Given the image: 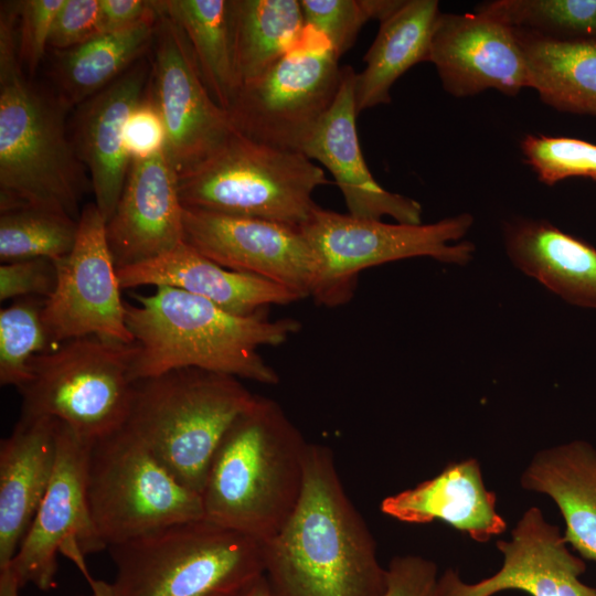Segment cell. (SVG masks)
Wrapping results in <instances>:
<instances>
[{
	"instance_id": "836d02e7",
	"label": "cell",
	"mask_w": 596,
	"mask_h": 596,
	"mask_svg": "<svg viewBox=\"0 0 596 596\" xmlns=\"http://www.w3.org/2000/svg\"><path fill=\"white\" fill-rule=\"evenodd\" d=\"M404 0H300L307 26L322 34L341 57L370 20L382 22Z\"/></svg>"
},
{
	"instance_id": "277c9868",
	"label": "cell",
	"mask_w": 596,
	"mask_h": 596,
	"mask_svg": "<svg viewBox=\"0 0 596 596\" xmlns=\"http://www.w3.org/2000/svg\"><path fill=\"white\" fill-rule=\"evenodd\" d=\"M308 445L277 402L255 395L214 453L201 493L204 517L269 541L298 503Z\"/></svg>"
},
{
	"instance_id": "30bf717a",
	"label": "cell",
	"mask_w": 596,
	"mask_h": 596,
	"mask_svg": "<svg viewBox=\"0 0 596 596\" xmlns=\"http://www.w3.org/2000/svg\"><path fill=\"white\" fill-rule=\"evenodd\" d=\"M87 497L107 547L204 518L201 494L184 487L125 426L92 443Z\"/></svg>"
},
{
	"instance_id": "ab89813d",
	"label": "cell",
	"mask_w": 596,
	"mask_h": 596,
	"mask_svg": "<svg viewBox=\"0 0 596 596\" xmlns=\"http://www.w3.org/2000/svg\"><path fill=\"white\" fill-rule=\"evenodd\" d=\"M384 596H434L439 576L436 564L421 555H398L387 565Z\"/></svg>"
},
{
	"instance_id": "cb8c5ba5",
	"label": "cell",
	"mask_w": 596,
	"mask_h": 596,
	"mask_svg": "<svg viewBox=\"0 0 596 596\" xmlns=\"http://www.w3.org/2000/svg\"><path fill=\"white\" fill-rule=\"evenodd\" d=\"M523 489L549 496L564 523V540L596 563V449L571 440L539 450L520 477Z\"/></svg>"
},
{
	"instance_id": "ee69618b",
	"label": "cell",
	"mask_w": 596,
	"mask_h": 596,
	"mask_svg": "<svg viewBox=\"0 0 596 596\" xmlns=\"http://www.w3.org/2000/svg\"><path fill=\"white\" fill-rule=\"evenodd\" d=\"M88 584L92 589V596H115L111 583L92 578Z\"/></svg>"
},
{
	"instance_id": "e575fe53",
	"label": "cell",
	"mask_w": 596,
	"mask_h": 596,
	"mask_svg": "<svg viewBox=\"0 0 596 596\" xmlns=\"http://www.w3.org/2000/svg\"><path fill=\"white\" fill-rule=\"evenodd\" d=\"M521 149L539 180L546 185L573 177L596 181V143L570 137L526 135Z\"/></svg>"
},
{
	"instance_id": "4fadbf2b",
	"label": "cell",
	"mask_w": 596,
	"mask_h": 596,
	"mask_svg": "<svg viewBox=\"0 0 596 596\" xmlns=\"http://www.w3.org/2000/svg\"><path fill=\"white\" fill-rule=\"evenodd\" d=\"M57 281L44 299L42 317L54 347L95 336L134 343L126 323L117 266L106 232V221L95 203L82 209L72 251L54 262Z\"/></svg>"
},
{
	"instance_id": "7c38bea8",
	"label": "cell",
	"mask_w": 596,
	"mask_h": 596,
	"mask_svg": "<svg viewBox=\"0 0 596 596\" xmlns=\"http://www.w3.org/2000/svg\"><path fill=\"white\" fill-rule=\"evenodd\" d=\"M91 446L92 441L58 422L51 482L15 556L6 567L20 587L32 584L43 592L56 587L58 554L75 563L87 582L93 578L85 556L107 546L94 525L87 497Z\"/></svg>"
},
{
	"instance_id": "74e56055",
	"label": "cell",
	"mask_w": 596,
	"mask_h": 596,
	"mask_svg": "<svg viewBox=\"0 0 596 596\" xmlns=\"http://www.w3.org/2000/svg\"><path fill=\"white\" fill-rule=\"evenodd\" d=\"M124 145L131 162L149 159L166 149V127L148 87L143 98L127 118Z\"/></svg>"
},
{
	"instance_id": "7402d4cb",
	"label": "cell",
	"mask_w": 596,
	"mask_h": 596,
	"mask_svg": "<svg viewBox=\"0 0 596 596\" xmlns=\"http://www.w3.org/2000/svg\"><path fill=\"white\" fill-rule=\"evenodd\" d=\"M58 422L22 417L0 445V570L15 556L51 482Z\"/></svg>"
},
{
	"instance_id": "60d3db41",
	"label": "cell",
	"mask_w": 596,
	"mask_h": 596,
	"mask_svg": "<svg viewBox=\"0 0 596 596\" xmlns=\"http://www.w3.org/2000/svg\"><path fill=\"white\" fill-rule=\"evenodd\" d=\"M158 14V1L99 0L102 33L121 31Z\"/></svg>"
},
{
	"instance_id": "d6a6232c",
	"label": "cell",
	"mask_w": 596,
	"mask_h": 596,
	"mask_svg": "<svg viewBox=\"0 0 596 596\" xmlns=\"http://www.w3.org/2000/svg\"><path fill=\"white\" fill-rule=\"evenodd\" d=\"M44 299L14 300L0 310V384L22 387L31 376L30 362L54 344L43 321Z\"/></svg>"
},
{
	"instance_id": "5b68a950",
	"label": "cell",
	"mask_w": 596,
	"mask_h": 596,
	"mask_svg": "<svg viewBox=\"0 0 596 596\" xmlns=\"http://www.w3.org/2000/svg\"><path fill=\"white\" fill-rule=\"evenodd\" d=\"M255 395L235 376L178 369L134 382L124 426L184 487L201 494L217 446Z\"/></svg>"
},
{
	"instance_id": "9a60e30c",
	"label": "cell",
	"mask_w": 596,
	"mask_h": 596,
	"mask_svg": "<svg viewBox=\"0 0 596 596\" xmlns=\"http://www.w3.org/2000/svg\"><path fill=\"white\" fill-rule=\"evenodd\" d=\"M184 242L216 264L309 297L316 257L298 227L183 206Z\"/></svg>"
},
{
	"instance_id": "83f0119b",
	"label": "cell",
	"mask_w": 596,
	"mask_h": 596,
	"mask_svg": "<svg viewBox=\"0 0 596 596\" xmlns=\"http://www.w3.org/2000/svg\"><path fill=\"white\" fill-rule=\"evenodd\" d=\"M159 14L110 33H102L65 51H55L53 76L60 98L82 104L143 58L153 45Z\"/></svg>"
},
{
	"instance_id": "52a82bcc",
	"label": "cell",
	"mask_w": 596,
	"mask_h": 596,
	"mask_svg": "<svg viewBox=\"0 0 596 596\" xmlns=\"http://www.w3.org/2000/svg\"><path fill=\"white\" fill-rule=\"evenodd\" d=\"M324 171L302 152L235 130L206 160L179 175L184 207L300 227L317 206Z\"/></svg>"
},
{
	"instance_id": "f35d334b",
	"label": "cell",
	"mask_w": 596,
	"mask_h": 596,
	"mask_svg": "<svg viewBox=\"0 0 596 596\" xmlns=\"http://www.w3.org/2000/svg\"><path fill=\"white\" fill-rule=\"evenodd\" d=\"M102 34L99 0H64L51 32L49 47L65 51Z\"/></svg>"
},
{
	"instance_id": "4316f807",
	"label": "cell",
	"mask_w": 596,
	"mask_h": 596,
	"mask_svg": "<svg viewBox=\"0 0 596 596\" xmlns=\"http://www.w3.org/2000/svg\"><path fill=\"white\" fill-rule=\"evenodd\" d=\"M529 87L546 105L596 117V40H556L515 29Z\"/></svg>"
},
{
	"instance_id": "8fae6325",
	"label": "cell",
	"mask_w": 596,
	"mask_h": 596,
	"mask_svg": "<svg viewBox=\"0 0 596 596\" xmlns=\"http://www.w3.org/2000/svg\"><path fill=\"white\" fill-rule=\"evenodd\" d=\"M339 60L328 40L307 26L288 52L242 84L227 110L234 128L254 140L300 151L338 94Z\"/></svg>"
},
{
	"instance_id": "603a6c76",
	"label": "cell",
	"mask_w": 596,
	"mask_h": 596,
	"mask_svg": "<svg viewBox=\"0 0 596 596\" xmlns=\"http://www.w3.org/2000/svg\"><path fill=\"white\" fill-rule=\"evenodd\" d=\"M381 511L411 524L438 520L480 543L507 529L497 511V496L486 488L476 458L449 464L434 478L386 497Z\"/></svg>"
},
{
	"instance_id": "e0dca14e",
	"label": "cell",
	"mask_w": 596,
	"mask_h": 596,
	"mask_svg": "<svg viewBox=\"0 0 596 596\" xmlns=\"http://www.w3.org/2000/svg\"><path fill=\"white\" fill-rule=\"evenodd\" d=\"M427 61L435 65L444 89L456 97L490 88L517 95L529 87L515 29L482 12L439 13Z\"/></svg>"
},
{
	"instance_id": "d590c367",
	"label": "cell",
	"mask_w": 596,
	"mask_h": 596,
	"mask_svg": "<svg viewBox=\"0 0 596 596\" xmlns=\"http://www.w3.org/2000/svg\"><path fill=\"white\" fill-rule=\"evenodd\" d=\"M64 0H26L19 3L18 55L33 75L40 66L51 38L55 17Z\"/></svg>"
},
{
	"instance_id": "8992f818",
	"label": "cell",
	"mask_w": 596,
	"mask_h": 596,
	"mask_svg": "<svg viewBox=\"0 0 596 596\" xmlns=\"http://www.w3.org/2000/svg\"><path fill=\"white\" fill-rule=\"evenodd\" d=\"M107 550L115 596H240L264 575L262 543L205 517Z\"/></svg>"
},
{
	"instance_id": "7bdbcfd3",
	"label": "cell",
	"mask_w": 596,
	"mask_h": 596,
	"mask_svg": "<svg viewBox=\"0 0 596 596\" xmlns=\"http://www.w3.org/2000/svg\"><path fill=\"white\" fill-rule=\"evenodd\" d=\"M240 596H273V595L263 575L258 579H256L248 588H246Z\"/></svg>"
},
{
	"instance_id": "ac0fdd59",
	"label": "cell",
	"mask_w": 596,
	"mask_h": 596,
	"mask_svg": "<svg viewBox=\"0 0 596 596\" xmlns=\"http://www.w3.org/2000/svg\"><path fill=\"white\" fill-rule=\"evenodd\" d=\"M355 74L351 66L342 67L338 94L300 152L330 171L350 215L379 221L391 216L397 223L421 224L422 205L382 188L366 166L356 131Z\"/></svg>"
},
{
	"instance_id": "2e32d148",
	"label": "cell",
	"mask_w": 596,
	"mask_h": 596,
	"mask_svg": "<svg viewBox=\"0 0 596 596\" xmlns=\"http://www.w3.org/2000/svg\"><path fill=\"white\" fill-rule=\"evenodd\" d=\"M496 546L503 557L499 571L470 584L447 568L437 578L434 596H492L509 589L530 596H596V588L581 579L584 560L571 552L560 528L538 507L525 510L511 539Z\"/></svg>"
},
{
	"instance_id": "b9f144b4",
	"label": "cell",
	"mask_w": 596,
	"mask_h": 596,
	"mask_svg": "<svg viewBox=\"0 0 596 596\" xmlns=\"http://www.w3.org/2000/svg\"><path fill=\"white\" fill-rule=\"evenodd\" d=\"M20 585L9 568L0 570V596H19Z\"/></svg>"
},
{
	"instance_id": "4dcf8cb0",
	"label": "cell",
	"mask_w": 596,
	"mask_h": 596,
	"mask_svg": "<svg viewBox=\"0 0 596 596\" xmlns=\"http://www.w3.org/2000/svg\"><path fill=\"white\" fill-rule=\"evenodd\" d=\"M475 11L556 40H596V0H494Z\"/></svg>"
},
{
	"instance_id": "ffe728a7",
	"label": "cell",
	"mask_w": 596,
	"mask_h": 596,
	"mask_svg": "<svg viewBox=\"0 0 596 596\" xmlns=\"http://www.w3.org/2000/svg\"><path fill=\"white\" fill-rule=\"evenodd\" d=\"M151 65L141 58L107 87L81 104L73 143L89 173L95 205L106 223L120 199L131 161L124 130L131 110L143 98Z\"/></svg>"
},
{
	"instance_id": "f546056e",
	"label": "cell",
	"mask_w": 596,
	"mask_h": 596,
	"mask_svg": "<svg viewBox=\"0 0 596 596\" xmlns=\"http://www.w3.org/2000/svg\"><path fill=\"white\" fill-rule=\"evenodd\" d=\"M230 9L241 86L288 52L307 28L300 0H230Z\"/></svg>"
},
{
	"instance_id": "d6986e66",
	"label": "cell",
	"mask_w": 596,
	"mask_h": 596,
	"mask_svg": "<svg viewBox=\"0 0 596 596\" xmlns=\"http://www.w3.org/2000/svg\"><path fill=\"white\" fill-rule=\"evenodd\" d=\"M106 232L117 268L151 259L184 242L179 175L166 149L131 162Z\"/></svg>"
},
{
	"instance_id": "9c48e42d",
	"label": "cell",
	"mask_w": 596,
	"mask_h": 596,
	"mask_svg": "<svg viewBox=\"0 0 596 596\" xmlns=\"http://www.w3.org/2000/svg\"><path fill=\"white\" fill-rule=\"evenodd\" d=\"M473 223L468 213L430 224L383 223L317 205L299 227L316 257L310 296L326 307L347 304L359 274L370 267L409 257L428 256L448 264H467L471 242L454 243Z\"/></svg>"
},
{
	"instance_id": "484cf974",
	"label": "cell",
	"mask_w": 596,
	"mask_h": 596,
	"mask_svg": "<svg viewBox=\"0 0 596 596\" xmlns=\"http://www.w3.org/2000/svg\"><path fill=\"white\" fill-rule=\"evenodd\" d=\"M439 13L436 0H404L380 22L377 35L363 57L365 67L355 74L358 113L390 103L393 84L411 67L428 60Z\"/></svg>"
},
{
	"instance_id": "f1b7e54d",
	"label": "cell",
	"mask_w": 596,
	"mask_h": 596,
	"mask_svg": "<svg viewBox=\"0 0 596 596\" xmlns=\"http://www.w3.org/2000/svg\"><path fill=\"white\" fill-rule=\"evenodd\" d=\"M158 4L185 34L210 94L227 111L241 87L230 0H161Z\"/></svg>"
},
{
	"instance_id": "3957f363",
	"label": "cell",
	"mask_w": 596,
	"mask_h": 596,
	"mask_svg": "<svg viewBox=\"0 0 596 596\" xmlns=\"http://www.w3.org/2000/svg\"><path fill=\"white\" fill-rule=\"evenodd\" d=\"M19 4L0 14V211L38 207L78 221L86 168L67 138L68 107L33 85L18 55Z\"/></svg>"
},
{
	"instance_id": "ba28073f",
	"label": "cell",
	"mask_w": 596,
	"mask_h": 596,
	"mask_svg": "<svg viewBox=\"0 0 596 596\" xmlns=\"http://www.w3.org/2000/svg\"><path fill=\"white\" fill-rule=\"evenodd\" d=\"M137 344L95 336L64 341L35 355L19 389L22 417H51L95 441L126 424Z\"/></svg>"
},
{
	"instance_id": "44dd1931",
	"label": "cell",
	"mask_w": 596,
	"mask_h": 596,
	"mask_svg": "<svg viewBox=\"0 0 596 596\" xmlns=\"http://www.w3.org/2000/svg\"><path fill=\"white\" fill-rule=\"evenodd\" d=\"M121 289L168 286L204 298L225 311L254 316L301 297L262 277L227 269L185 242L151 259L117 268Z\"/></svg>"
},
{
	"instance_id": "d4e9b609",
	"label": "cell",
	"mask_w": 596,
	"mask_h": 596,
	"mask_svg": "<svg viewBox=\"0 0 596 596\" xmlns=\"http://www.w3.org/2000/svg\"><path fill=\"white\" fill-rule=\"evenodd\" d=\"M511 262L571 305L596 309V248L544 220L504 227Z\"/></svg>"
},
{
	"instance_id": "6da1fadb",
	"label": "cell",
	"mask_w": 596,
	"mask_h": 596,
	"mask_svg": "<svg viewBox=\"0 0 596 596\" xmlns=\"http://www.w3.org/2000/svg\"><path fill=\"white\" fill-rule=\"evenodd\" d=\"M273 596H384L387 568L337 470L332 450L309 443L298 503L262 544Z\"/></svg>"
},
{
	"instance_id": "7a4b0ae2",
	"label": "cell",
	"mask_w": 596,
	"mask_h": 596,
	"mask_svg": "<svg viewBox=\"0 0 596 596\" xmlns=\"http://www.w3.org/2000/svg\"><path fill=\"white\" fill-rule=\"evenodd\" d=\"M126 304V323L137 344L132 382L195 368L275 385L276 371L259 353L297 333L291 318L269 320L264 312L238 316L184 290L160 286Z\"/></svg>"
},
{
	"instance_id": "5bb4252c",
	"label": "cell",
	"mask_w": 596,
	"mask_h": 596,
	"mask_svg": "<svg viewBox=\"0 0 596 596\" xmlns=\"http://www.w3.org/2000/svg\"><path fill=\"white\" fill-rule=\"evenodd\" d=\"M153 45L148 93L166 127L167 156L182 175L212 156L236 129L210 94L185 34L160 9Z\"/></svg>"
},
{
	"instance_id": "1f68e13d",
	"label": "cell",
	"mask_w": 596,
	"mask_h": 596,
	"mask_svg": "<svg viewBox=\"0 0 596 596\" xmlns=\"http://www.w3.org/2000/svg\"><path fill=\"white\" fill-rule=\"evenodd\" d=\"M78 221L53 211L20 207L0 215L1 263L28 258L57 262L73 248Z\"/></svg>"
},
{
	"instance_id": "8d00e7d4",
	"label": "cell",
	"mask_w": 596,
	"mask_h": 596,
	"mask_svg": "<svg viewBox=\"0 0 596 596\" xmlns=\"http://www.w3.org/2000/svg\"><path fill=\"white\" fill-rule=\"evenodd\" d=\"M57 269L47 258H28L1 263L0 300H17L28 297L46 299L54 291Z\"/></svg>"
}]
</instances>
